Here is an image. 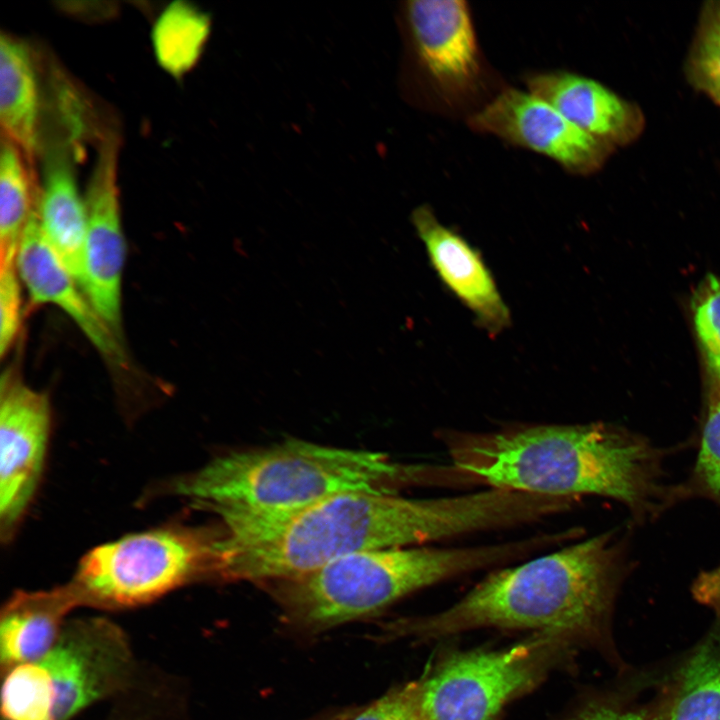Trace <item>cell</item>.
Instances as JSON below:
<instances>
[{"label": "cell", "mask_w": 720, "mask_h": 720, "mask_svg": "<svg viewBox=\"0 0 720 720\" xmlns=\"http://www.w3.org/2000/svg\"><path fill=\"white\" fill-rule=\"evenodd\" d=\"M217 575L257 583L288 579L363 551L420 546L519 526L521 496L488 487L436 498L342 493L281 514L222 513Z\"/></svg>", "instance_id": "6da1fadb"}, {"label": "cell", "mask_w": 720, "mask_h": 720, "mask_svg": "<svg viewBox=\"0 0 720 720\" xmlns=\"http://www.w3.org/2000/svg\"><path fill=\"white\" fill-rule=\"evenodd\" d=\"M451 464L477 485L547 497L597 495L632 509L655 504L657 455L647 441L601 424L441 429Z\"/></svg>", "instance_id": "7a4b0ae2"}, {"label": "cell", "mask_w": 720, "mask_h": 720, "mask_svg": "<svg viewBox=\"0 0 720 720\" xmlns=\"http://www.w3.org/2000/svg\"><path fill=\"white\" fill-rule=\"evenodd\" d=\"M619 572L612 532L567 543L511 567L493 570L453 605L389 624L397 636L435 638L479 628L584 636L602 623Z\"/></svg>", "instance_id": "3957f363"}, {"label": "cell", "mask_w": 720, "mask_h": 720, "mask_svg": "<svg viewBox=\"0 0 720 720\" xmlns=\"http://www.w3.org/2000/svg\"><path fill=\"white\" fill-rule=\"evenodd\" d=\"M452 483L449 465L401 463L382 452L288 439L217 457L173 488L217 515L281 514L342 493Z\"/></svg>", "instance_id": "277c9868"}, {"label": "cell", "mask_w": 720, "mask_h": 720, "mask_svg": "<svg viewBox=\"0 0 720 720\" xmlns=\"http://www.w3.org/2000/svg\"><path fill=\"white\" fill-rule=\"evenodd\" d=\"M545 547L541 535L468 547L409 546L363 551L296 577L265 582L285 621L321 632L376 615L454 576L521 560Z\"/></svg>", "instance_id": "5b68a950"}, {"label": "cell", "mask_w": 720, "mask_h": 720, "mask_svg": "<svg viewBox=\"0 0 720 720\" xmlns=\"http://www.w3.org/2000/svg\"><path fill=\"white\" fill-rule=\"evenodd\" d=\"M6 671L4 720H70L137 682L126 634L101 617L67 621L47 654Z\"/></svg>", "instance_id": "8992f818"}, {"label": "cell", "mask_w": 720, "mask_h": 720, "mask_svg": "<svg viewBox=\"0 0 720 720\" xmlns=\"http://www.w3.org/2000/svg\"><path fill=\"white\" fill-rule=\"evenodd\" d=\"M216 537L184 526L128 535L88 552L70 584L81 605L122 609L146 604L217 574Z\"/></svg>", "instance_id": "52a82bcc"}, {"label": "cell", "mask_w": 720, "mask_h": 720, "mask_svg": "<svg viewBox=\"0 0 720 720\" xmlns=\"http://www.w3.org/2000/svg\"><path fill=\"white\" fill-rule=\"evenodd\" d=\"M562 640L537 633L507 648L449 655L416 681L419 720H494L543 677Z\"/></svg>", "instance_id": "ba28073f"}, {"label": "cell", "mask_w": 720, "mask_h": 720, "mask_svg": "<svg viewBox=\"0 0 720 720\" xmlns=\"http://www.w3.org/2000/svg\"><path fill=\"white\" fill-rule=\"evenodd\" d=\"M404 13L415 61L440 111L473 114L486 104L490 75L468 2L413 0Z\"/></svg>", "instance_id": "9c48e42d"}, {"label": "cell", "mask_w": 720, "mask_h": 720, "mask_svg": "<svg viewBox=\"0 0 720 720\" xmlns=\"http://www.w3.org/2000/svg\"><path fill=\"white\" fill-rule=\"evenodd\" d=\"M467 123L476 132L541 154L576 175L598 171L614 151L544 99L515 87L500 89Z\"/></svg>", "instance_id": "30bf717a"}, {"label": "cell", "mask_w": 720, "mask_h": 720, "mask_svg": "<svg viewBox=\"0 0 720 720\" xmlns=\"http://www.w3.org/2000/svg\"><path fill=\"white\" fill-rule=\"evenodd\" d=\"M0 528L9 540L37 488L47 450L51 407L47 393L7 369L0 388Z\"/></svg>", "instance_id": "8fae6325"}, {"label": "cell", "mask_w": 720, "mask_h": 720, "mask_svg": "<svg viewBox=\"0 0 720 720\" xmlns=\"http://www.w3.org/2000/svg\"><path fill=\"white\" fill-rule=\"evenodd\" d=\"M97 144L85 197L87 234L83 292L119 338L126 244L117 184L118 133L111 129Z\"/></svg>", "instance_id": "7c38bea8"}, {"label": "cell", "mask_w": 720, "mask_h": 720, "mask_svg": "<svg viewBox=\"0 0 720 720\" xmlns=\"http://www.w3.org/2000/svg\"><path fill=\"white\" fill-rule=\"evenodd\" d=\"M411 222L444 285L473 313L491 336L511 325L510 310L479 252L443 225L432 208L418 206Z\"/></svg>", "instance_id": "4fadbf2b"}, {"label": "cell", "mask_w": 720, "mask_h": 720, "mask_svg": "<svg viewBox=\"0 0 720 720\" xmlns=\"http://www.w3.org/2000/svg\"><path fill=\"white\" fill-rule=\"evenodd\" d=\"M16 264L29 307L52 304L66 313L98 352L124 364L119 338L107 326L47 242L35 207L21 237Z\"/></svg>", "instance_id": "5bb4252c"}, {"label": "cell", "mask_w": 720, "mask_h": 720, "mask_svg": "<svg viewBox=\"0 0 720 720\" xmlns=\"http://www.w3.org/2000/svg\"><path fill=\"white\" fill-rule=\"evenodd\" d=\"M524 82L528 91L614 150L632 143L644 129L640 107L595 79L571 71L550 70L530 73Z\"/></svg>", "instance_id": "9a60e30c"}, {"label": "cell", "mask_w": 720, "mask_h": 720, "mask_svg": "<svg viewBox=\"0 0 720 720\" xmlns=\"http://www.w3.org/2000/svg\"><path fill=\"white\" fill-rule=\"evenodd\" d=\"M77 156L60 139L46 147L36 210L47 242L83 291L87 211L74 173Z\"/></svg>", "instance_id": "2e32d148"}, {"label": "cell", "mask_w": 720, "mask_h": 720, "mask_svg": "<svg viewBox=\"0 0 720 720\" xmlns=\"http://www.w3.org/2000/svg\"><path fill=\"white\" fill-rule=\"evenodd\" d=\"M81 606L68 583L46 591H18L0 615L1 665L14 666L42 658L57 642L66 616Z\"/></svg>", "instance_id": "e0dca14e"}, {"label": "cell", "mask_w": 720, "mask_h": 720, "mask_svg": "<svg viewBox=\"0 0 720 720\" xmlns=\"http://www.w3.org/2000/svg\"><path fill=\"white\" fill-rule=\"evenodd\" d=\"M38 64L32 48L24 40L1 32V135L18 145L34 165L41 146L42 103Z\"/></svg>", "instance_id": "ac0fdd59"}, {"label": "cell", "mask_w": 720, "mask_h": 720, "mask_svg": "<svg viewBox=\"0 0 720 720\" xmlns=\"http://www.w3.org/2000/svg\"><path fill=\"white\" fill-rule=\"evenodd\" d=\"M39 191L36 165L22 149L1 135L0 264L15 261L24 229Z\"/></svg>", "instance_id": "d6986e66"}, {"label": "cell", "mask_w": 720, "mask_h": 720, "mask_svg": "<svg viewBox=\"0 0 720 720\" xmlns=\"http://www.w3.org/2000/svg\"><path fill=\"white\" fill-rule=\"evenodd\" d=\"M210 18L185 1L169 4L156 19L151 33L153 50L160 66L181 77L198 61L210 33Z\"/></svg>", "instance_id": "ffe728a7"}, {"label": "cell", "mask_w": 720, "mask_h": 720, "mask_svg": "<svg viewBox=\"0 0 720 720\" xmlns=\"http://www.w3.org/2000/svg\"><path fill=\"white\" fill-rule=\"evenodd\" d=\"M671 720H720V639H709L687 659Z\"/></svg>", "instance_id": "44dd1931"}, {"label": "cell", "mask_w": 720, "mask_h": 720, "mask_svg": "<svg viewBox=\"0 0 720 720\" xmlns=\"http://www.w3.org/2000/svg\"><path fill=\"white\" fill-rule=\"evenodd\" d=\"M690 83L720 107V1L704 4L688 53Z\"/></svg>", "instance_id": "7402d4cb"}, {"label": "cell", "mask_w": 720, "mask_h": 720, "mask_svg": "<svg viewBox=\"0 0 720 720\" xmlns=\"http://www.w3.org/2000/svg\"><path fill=\"white\" fill-rule=\"evenodd\" d=\"M694 328L710 392H720V277L708 276L692 300Z\"/></svg>", "instance_id": "603a6c76"}, {"label": "cell", "mask_w": 720, "mask_h": 720, "mask_svg": "<svg viewBox=\"0 0 720 720\" xmlns=\"http://www.w3.org/2000/svg\"><path fill=\"white\" fill-rule=\"evenodd\" d=\"M695 474L702 488L720 501V392H710Z\"/></svg>", "instance_id": "cb8c5ba5"}, {"label": "cell", "mask_w": 720, "mask_h": 720, "mask_svg": "<svg viewBox=\"0 0 720 720\" xmlns=\"http://www.w3.org/2000/svg\"><path fill=\"white\" fill-rule=\"evenodd\" d=\"M22 282L16 261L0 264V354L16 343L22 322Z\"/></svg>", "instance_id": "d4e9b609"}, {"label": "cell", "mask_w": 720, "mask_h": 720, "mask_svg": "<svg viewBox=\"0 0 720 720\" xmlns=\"http://www.w3.org/2000/svg\"><path fill=\"white\" fill-rule=\"evenodd\" d=\"M415 693L416 681L409 682L389 691L350 720H419Z\"/></svg>", "instance_id": "484cf974"}, {"label": "cell", "mask_w": 720, "mask_h": 720, "mask_svg": "<svg viewBox=\"0 0 720 720\" xmlns=\"http://www.w3.org/2000/svg\"><path fill=\"white\" fill-rule=\"evenodd\" d=\"M137 683L123 694V700L109 720H160V695H136Z\"/></svg>", "instance_id": "4316f807"}, {"label": "cell", "mask_w": 720, "mask_h": 720, "mask_svg": "<svg viewBox=\"0 0 720 720\" xmlns=\"http://www.w3.org/2000/svg\"><path fill=\"white\" fill-rule=\"evenodd\" d=\"M574 720H671V714L670 710L656 714L610 704H597L583 710Z\"/></svg>", "instance_id": "83f0119b"}, {"label": "cell", "mask_w": 720, "mask_h": 720, "mask_svg": "<svg viewBox=\"0 0 720 720\" xmlns=\"http://www.w3.org/2000/svg\"><path fill=\"white\" fill-rule=\"evenodd\" d=\"M692 592L697 601L720 612V566L698 576Z\"/></svg>", "instance_id": "f1b7e54d"}, {"label": "cell", "mask_w": 720, "mask_h": 720, "mask_svg": "<svg viewBox=\"0 0 720 720\" xmlns=\"http://www.w3.org/2000/svg\"><path fill=\"white\" fill-rule=\"evenodd\" d=\"M354 714H355V713H353V712H352V713H351V712H345V713H341V714H339V715H336V716L331 717V718L326 719V720H350L351 717H352Z\"/></svg>", "instance_id": "f546056e"}]
</instances>
